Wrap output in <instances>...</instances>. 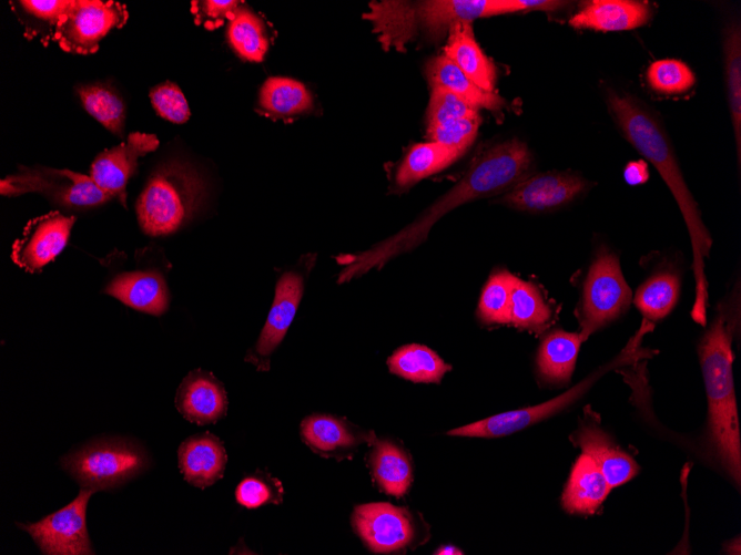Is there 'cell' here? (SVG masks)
I'll return each instance as SVG.
<instances>
[{
	"mask_svg": "<svg viewBox=\"0 0 741 555\" xmlns=\"http://www.w3.org/2000/svg\"><path fill=\"white\" fill-rule=\"evenodd\" d=\"M78 94L89 114L115 135L123 134L124 105L111 89L102 84L81 85Z\"/></svg>",
	"mask_w": 741,
	"mask_h": 555,
	"instance_id": "8d00e7d4",
	"label": "cell"
},
{
	"mask_svg": "<svg viewBox=\"0 0 741 555\" xmlns=\"http://www.w3.org/2000/svg\"><path fill=\"white\" fill-rule=\"evenodd\" d=\"M611 487L596 462L582 453L576 461L562 494L569 513L591 514L606 500Z\"/></svg>",
	"mask_w": 741,
	"mask_h": 555,
	"instance_id": "d4e9b609",
	"label": "cell"
},
{
	"mask_svg": "<svg viewBox=\"0 0 741 555\" xmlns=\"http://www.w3.org/2000/svg\"><path fill=\"white\" fill-rule=\"evenodd\" d=\"M647 330V327L642 326L640 330L641 332L630 341L629 346L625 348L615 360L606 366H602L599 370L590 374L587 379L579 382L565 393L537 405L499 413L487 419L453 429L448 431L447 434L468 438H499L515 433L560 412L578 400L603 373L613 369L615 367L629 363L636 356H639L638 345L640 342V336Z\"/></svg>",
	"mask_w": 741,
	"mask_h": 555,
	"instance_id": "9c48e42d",
	"label": "cell"
},
{
	"mask_svg": "<svg viewBox=\"0 0 741 555\" xmlns=\"http://www.w3.org/2000/svg\"><path fill=\"white\" fill-rule=\"evenodd\" d=\"M204 184L194 168L181 162L161 165L149 178L136 202L142 230L169 235L182 227L200 206Z\"/></svg>",
	"mask_w": 741,
	"mask_h": 555,
	"instance_id": "5b68a950",
	"label": "cell"
},
{
	"mask_svg": "<svg viewBox=\"0 0 741 555\" xmlns=\"http://www.w3.org/2000/svg\"><path fill=\"white\" fill-rule=\"evenodd\" d=\"M0 189L8 197L39 193L67 207L97 206L113 198L101 191L90 175L43 166H20L16 174L1 179Z\"/></svg>",
	"mask_w": 741,
	"mask_h": 555,
	"instance_id": "30bf717a",
	"label": "cell"
},
{
	"mask_svg": "<svg viewBox=\"0 0 741 555\" xmlns=\"http://www.w3.org/2000/svg\"><path fill=\"white\" fill-rule=\"evenodd\" d=\"M623 178L629 185H640L648 181L649 171L644 161L629 162L623 171Z\"/></svg>",
	"mask_w": 741,
	"mask_h": 555,
	"instance_id": "f6af8a7d",
	"label": "cell"
},
{
	"mask_svg": "<svg viewBox=\"0 0 741 555\" xmlns=\"http://www.w3.org/2000/svg\"><path fill=\"white\" fill-rule=\"evenodd\" d=\"M61 466L81 487L111 490L142 473L149 465L145 450L120 438L94 440L64 455Z\"/></svg>",
	"mask_w": 741,
	"mask_h": 555,
	"instance_id": "8992f818",
	"label": "cell"
},
{
	"mask_svg": "<svg viewBox=\"0 0 741 555\" xmlns=\"http://www.w3.org/2000/svg\"><path fill=\"white\" fill-rule=\"evenodd\" d=\"M646 76L653 91L666 95L682 94L696 83L692 70L683 61L677 59H661L652 62Z\"/></svg>",
	"mask_w": 741,
	"mask_h": 555,
	"instance_id": "74e56055",
	"label": "cell"
},
{
	"mask_svg": "<svg viewBox=\"0 0 741 555\" xmlns=\"http://www.w3.org/2000/svg\"><path fill=\"white\" fill-rule=\"evenodd\" d=\"M515 12L528 11H557L568 2L555 0H511Z\"/></svg>",
	"mask_w": 741,
	"mask_h": 555,
	"instance_id": "ee69618b",
	"label": "cell"
},
{
	"mask_svg": "<svg viewBox=\"0 0 741 555\" xmlns=\"http://www.w3.org/2000/svg\"><path fill=\"white\" fill-rule=\"evenodd\" d=\"M724 76L738 162L741 154V29L731 22L723 35Z\"/></svg>",
	"mask_w": 741,
	"mask_h": 555,
	"instance_id": "1f68e13d",
	"label": "cell"
},
{
	"mask_svg": "<svg viewBox=\"0 0 741 555\" xmlns=\"http://www.w3.org/2000/svg\"><path fill=\"white\" fill-rule=\"evenodd\" d=\"M300 433L313 452L338 461L352 458L359 445H372L377 439L372 430L366 431L345 419L319 413L306 417Z\"/></svg>",
	"mask_w": 741,
	"mask_h": 555,
	"instance_id": "e0dca14e",
	"label": "cell"
},
{
	"mask_svg": "<svg viewBox=\"0 0 741 555\" xmlns=\"http://www.w3.org/2000/svg\"><path fill=\"white\" fill-rule=\"evenodd\" d=\"M174 402L185 420L199 425L217 422L225 417L229 405L223 383L201 369L189 372L182 380Z\"/></svg>",
	"mask_w": 741,
	"mask_h": 555,
	"instance_id": "ac0fdd59",
	"label": "cell"
},
{
	"mask_svg": "<svg viewBox=\"0 0 741 555\" xmlns=\"http://www.w3.org/2000/svg\"><path fill=\"white\" fill-rule=\"evenodd\" d=\"M283 486L280 480L260 470L245 476L236 486L235 500L246 508H257L265 504L283 502Z\"/></svg>",
	"mask_w": 741,
	"mask_h": 555,
	"instance_id": "f35d334b",
	"label": "cell"
},
{
	"mask_svg": "<svg viewBox=\"0 0 741 555\" xmlns=\"http://www.w3.org/2000/svg\"><path fill=\"white\" fill-rule=\"evenodd\" d=\"M679 294V277L670 271H660L640 285L635 304L647 318L661 319L673 309Z\"/></svg>",
	"mask_w": 741,
	"mask_h": 555,
	"instance_id": "e575fe53",
	"label": "cell"
},
{
	"mask_svg": "<svg viewBox=\"0 0 741 555\" xmlns=\"http://www.w3.org/2000/svg\"><path fill=\"white\" fill-rule=\"evenodd\" d=\"M236 0H201L191 2V11L196 24L214 30L230 21L241 4Z\"/></svg>",
	"mask_w": 741,
	"mask_h": 555,
	"instance_id": "7bdbcfd3",
	"label": "cell"
},
{
	"mask_svg": "<svg viewBox=\"0 0 741 555\" xmlns=\"http://www.w3.org/2000/svg\"><path fill=\"white\" fill-rule=\"evenodd\" d=\"M158 146L154 134L133 132L125 142L100 153L92 162L89 175L101 191L119 198L125 206V187L136 169L138 160Z\"/></svg>",
	"mask_w": 741,
	"mask_h": 555,
	"instance_id": "2e32d148",
	"label": "cell"
},
{
	"mask_svg": "<svg viewBox=\"0 0 741 555\" xmlns=\"http://www.w3.org/2000/svg\"><path fill=\"white\" fill-rule=\"evenodd\" d=\"M352 525L364 544L380 554L415 548L429 537L428 525L417 513L385 502L357 505Z\"/></svg>",
	"mask_w": 741,
	"mask_h": 555,
	"instance_id": "52a82bcc",
	"label": "cell"
},
{
	"mask_svg": "<svg viewBox=\"0 0 741 555\" xmlns=\"http://www.w3.org/2000/svg\"><path fill=\"white\" fill-rule=\"evenodd\" d=\"M463 153L432 141L413 145L396 168L395 187L397 191L408 189L420 179L449 166Z\"/></svg>",
	"mask_w": 741,
	"mask_h": 555,
	"instance_id": "4316f807",
	"label": "cell"
},
{
	"mask_svg": "<svg viewBox=\"0 0 741 555\" xmlns=\"http://www.w3.org/2000/svg\"><path fill=\"white\" fill-rule=\"evenodd\" d=\"M480 125V116L457 119L427 126V138L447 147L463 152L475 140Z\"/></svg>",
	"mask_w": 741,
	"mask_h": 555,
	"instance_id": "60d3db41",
	"label": "cell"
},
{
	"mask_svg": "<svg viewBox=\"0 0 741 555\" xmlns=\"http://www.w3.org/2000/svg\"><path fill=\"white\" fill-rule=\"evenodd\" d=\"M368 466L378 489L388 495L400 497L413 482V466L406 450L389 440H378L370 445Z\"/></svg>",
	"mask_w": 741,
	"mask_h": 555,
	"instance_id": "484cf974",
	"label": "cell"
},
{
	"mask_svg": "<svg viewBox=\"0 0 741 555\" xmlns=\"http://www.w3.org/2000/svg\"><path fill=\"white\" fill-rule=\"evenodd\" d=\"M436 554H461V552L454 546L446 545L437 549Z\"/></svg>",
	"mask_w": 741,
	"mask_h": 555,
	"instance_id": "bcb514c9",
	"label": "cell"
},
{
	"mask_svg": "<svg viewBox=\"0 0 741 555\" xmlns=\"http://www.w3.org/2000/svg\"><path fill=\"white\" fill-rule=\"evenodd\" d=\"M304 290V276L297 270L285 271L275 287V296L261 335L245 356L258 371L270 369L271 356L284 339Z\"/></svg>",
	"mask_w": 741,
	"mask_h": 555,
	"instance_id": "5bb4252c",
	"label": "cell"
},
{
	"mask_svg": "<svg viewBox=\"0 0 741 555\" xmlns=\"http://www.w3.org/2000/svg\"><path fill=\"white\" fill-rule=\"evenodd\" d=\"M75 222L58 210L32 218L12 245L11 259L29 273H38L64 248Z\"/></svg>",
	"mask_w": 741,
	"mask_h": 555,
	"instance_id": "4fadbf2b",
	"label": "cell"
},
{
	"mask_svg": "<svg viewBox=\"0 0 741 555\" xmlns=\"http://www.w3.org/2000/svg\"><path fill=\"white\" fill-rule=\"evenodd\" d=\"M516 278L507 269H498L489 276L477 309V316L483 322L499 325L510 322V299Z\"/></svg>",
	"mask_w": 741,
	"mask_h": 555,
	"instance_id": "d590c367",
	"label": "cell"
},
{
	"mask_svg": "<svg viewBox=\"0 0 741 555\" xmlns=\"http://www.w3.org/2000/svg\"><path fill=\"white\" fill-rule=\"evenodd\" d=\"M572 440L582 453L596 462L611 489L636 475L638 466L632 458L615 445L609 435L593 423H583Z\"/></svg>",
	"mask_w": 741,
	"mask_h": 555,
	"instance_id": "44dd1931",
	"label": "cell"
},
{
	"mask_svg": "<svg viewBox=\"0 0 741 555\" xmlns=\"http://www.w3.org/2000/svg\"><path fill=\"white\" fill-rule=\"evenodd\" d=\"M242 3L229 21L227 39L243 60L261 62L268 49L265 27L263 21Z\"/></svg>",
	"mask_w": 741,
	"mask_h": 555,
	"instance_id": "d6a6232c",
	"label": "cell"
},
{
	"mask_svg": "<svg viewBox=\"0 0 741 555\" xmlns=\"http://www.w3.org/2000/svg\"><path fill=\"white\" fill-rule=\"evenodd\" d=\"M104 292L135 310L153 316L163 315L169 307L165 280L153 271L121 274L109 282Z\"/></svg>",
	"mask_w": 741,
	"mask_h": 555,
	"instance_id": "7402d4cb",
	"label": "cell"
},
{
	"mask_svg": "<svg viewBox=\"0 0 741 555\" xmlns=\"http://www.w3.org/2000/svg\"><path fill=\"white\" fill-rule=\"evenodd\" d=\"M476 116H480L479 110L443 88L432 86L427 107V126Z\"/></svg>",
	"mask_w": 741,
	"mask_h": 555,
	"instance_id": "ab89813d",
	"label": "cell"
},
{
	"mask_svg": "<svg viewBox=\"0 0 741 555\" xmlns=\"http://www.w3.org/2000/svg\"><path fill=\"white\" fill-rule=\"evenodd\" d=\"M425 74L430 88H443L477 110L499 112L505 105V100L498 93L479 88L444 54L427 61Z\"/></svg>",
	"mask_w": 741,
	"mask_h": 555,
	"instance_id": "cb8c5ba5",
	"label": "cell"
},
{
	"mask_svg": "<svg viewBox=\"0 0 741 555\" xmlns=\"http://www.w3.org/2000/svg\"><path fill=\"white\" fill-rule=\"evenodd\" d=\"M531 166L532 155L519 138L490 146L478 155L461 178L412 225L369 250L337 257V263L343 265L337 281L346 282L370 269L382 268L393 257L412 250L425 240L432 226L445 214L465 203L510 189L529 176Z\"/></svg>",
	"mask_w": 741,
	"mask_h": 555,
	"instance_id": "6da1fadb",
	"label": "cell"
},
{
	"mask_svg": "<svg viewBox=\"0 0 741 555\" xmlns=\"http://www.w3.org/2000/svg\"><path fill=\"white\" fill-rule=\"evenodd\" d=\"M95 491L81 487L75 499L35 523L18 524L44 555H92L87 506Z\"/></svg>",
	"mask_w": 741,
	"mask_h": 555,
	"instance_id": "7c38bea8",
	"label": "cell"
},
{
	"mask_svg": "<svg viewBox=\"0 0 741 555\" xmlns=\"http://www.w3.org/2000/svg\"><path fill=\"white\" fill-rule=\"evenodd\" d=\"M150 100L155 112L172 123L182 124L190 119V107L180 88L164 82L150 91Z\"/></svg>",
	"mask_w": 741,
	"mask_h": 555,
	"instance_id": "b9f144b4",
	"label": "cell"
},
{
	"mask_svg": "<svg viewBox=\"0 0 741 555\" xmlns=\"http://www.w3.org/2000/svg\"><path fill=\"white\" fill-rule=\"evenodd\" d=\"M652 9L646 1L592 0L569 19L575 29L602 32L627 31L644 25Z\"/></svg>",
	"mask_w": 741,
	"mask_h": 555,
	"instance_id": "d6986e66",
	"label": "cell"
},
{
	"mask_svg": "<svg viewBox=\"0 0 741 555\" xmlns=\"http://www.w3.org/2000/svg\"><path fill=\"white\" fill-rule=\"evenodd\" d=\"M392 373L417 383H439L450 366L432 349L422 345H406L387 359Z\"/></svg>",
	"mask_w": 741,
	"mask_h": 555,
	"instance_id": "f1b7e54d",
	"label": "cell"
},
{
	"mask_svg": "<svg viewBox=\"0 0 741 555\" xmlns=\"http://www.w3.org/2000/svg\"><path fill=\"white\" fill-rule=\"evenodd\" d=\"M580 333L556 330L541 342L537 354V369L549 383H567L572 374L582 342Z\"/></svg>",
	"mask_w": 741,
	"mask_h": 555,
	"instance_id": "83f0119b",
	"label": "cell"
},
{
	"mask_svg": "<svg viewBox=\"0 0 741 555\" xmlns=\"http://www.w3.org/2000/svg\"><path fill=\"white\" fill-rule=\"evenodd\" d=\"M71 4V0H18L10 6L23 27L28 39L40 38L48 45L54 41L62 17Z\"/></svg>",
	"mask_w": 741,
	"mask_h": 555,
	"instance_id": "f546056e",
	"label": "cell"
},
{
	"mask_svg": "<svg viewBox=\"0 0 741 555\" xmlns=\"http://www.w3.org/2000/svg\"><path fill=\"white\" fill-rule=\"evenodd\" d=\"M443 54L479 88L494 92L496 68L476 42L470 22H457L450 28Z\"/></svg>",
	"mask_w": 741,
	"mask_h": 555,
	"instance_id": "603a6c76",
	"label": "cell"
},
{
	"mask_svg": "<svg viewBox=\"0 0 741 555\" xmlns=\"http://www.w3.org/2000/svg\"><path fill=\"white\" fill-rule=\"evenodd\" d=\"M129 18L124 4L113 0H71L62 17L54 41L71 53L91 54L113 29L122 28Z\"/></svg>",
	"mask_w": 741,
	"mask_h": 555,
	"instance_id": "8fae6325",
	"label": "cell"
},
{
	"mask_svg": "<svg viewBox=\"0 0 741 555\" xmlns=\"http://www.w3.org/2000/svg\"><path fill=\"white\" fill-rule=\"evenodd\" d=\"M177 460L184 480L205 489L222 479L227 454L216 435L204 432L191 435L180 444Z\"/></svg>",
	"mask_w": 741,
	"mask_h": 555,
	"instance_id": "ffe728a7",
	"label": "cell"
},
{
	"mask_svg": "<svg viewBox=\"0 0 741 555\" xmlns=\"http://www.w3.org/2000/svg\"><path fill=\"white\" fill-rule=\"evenodd\" d=\"M551 310L540 289L530 281L516 278L510 299V322L520 329L539 332L547 328Z\"/></svg>",
	"mask_w": 741,
	"mask_h": 555,
	"instance_id": "836d02e7",
	"label": "cell"
},
{
	"mask_svg": "<svg viewBox=\"0 0 741 555\" xmlns=\"http://www.w3.org/2000/svg\"><path fill=\"white\" fill-rule=\"evenodd\" d=\"M260 105L272 116L285 117L309 111L313 99L303 83L290 78L272 76L261 88Z\"/></svg>",
	"mask_w": 741,
	"mask_h": 555,
	"instance_id": "4dcf8cb0",
	"label": "cell"
},
{
	"mask_svg": "<svg viewBox=\"0 0 741 555\" xmlns=\"http://www.w3.org/2000/svg\"><path fill=\"white\" fill-rule=\"evenodd\" d=\"M506 13H515L511 0L373 1L363 18L384 49L402 50L419 34L438 40L457 22Z\"/></svg>",
	"mask_w": 741,
	"mask_h": 555,
	"instance_id": "277c9868",
	"label": "cell"
},
{
	"mask_svg": "<svg viewBox=\"0 0 741 555\" xmlns=\"http://www.w3.org/2000/svg\"><path fill=\"white\" fill-rule=\"evenodd\" d=\"M587 185L586 179L572 173H540L518 182L499 202L514 209L541 213L570 203Z\"/></svg>",
	"mask_w": 741,
	"mask_h": 555,
	"instance_id": "9a60e30c",
	"label": "cell"
},
{
	"mask_svg": "<svg viewBox=\"0 0 741 555\" xmlns=\"http://www.w3.org/2000/svg\"><path fill=\"white\" fill-rule=\"evenodd\" d=\"M631 302V290L622 275L618 257L601 247L587 273L579 319L582 340L618 318Z\"/></svg>",
	"mask_w": 741,
	"mask_h": 555,
	"instance_id": "ba28073f",
	"label": "cell"
},
{
	"mask_svg": "<svg viewBox=\"0 0 741 555\" xmlns=\"http://www.w3.org/2000/svg\"><path fill=\"white\" fill-rule=\"evenodd\" d=\"M733 307L720 304L709 329L700 339L698 353L708 398L709 431L717 456L739 485L741 444L732 372Z\"/></svg>",
	"mask_w": 741,
	"mask_h": 555,
	"instance_id": "3957f363",
	"label": "cell"
},
{
	"mask_svg": "<svg viewBox=\"0 0 741 555\" xmlns=\"http://www.w3.org/2000/svg\"><path fill=\"white\" fill-rule=\"evenodd\" d=\"M606 103L625 138L656 167L679 206L693 257L696 292L691 317L697 323L706 326L709 295L704 261L709 257L712 238L684 182L670 140L653 112L635 96L610 89L606 93Z\"/></svg>",
	"mask_w": 741,
	"mask_h": 555,
	"instance_id": "7a4b0ae2",
	"label": "cell"
}]
</instances>
